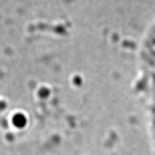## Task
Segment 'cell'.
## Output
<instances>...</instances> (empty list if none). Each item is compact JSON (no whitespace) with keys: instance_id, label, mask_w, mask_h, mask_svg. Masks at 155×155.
I'll use <instances>...</instances> for the list:
<instances>
[{"instance_id":"1","label":"cell","mask_w":155,"mask_h":155,"mask_svg":"<svg viewBox=\"0 0 155 155\" xmlns=\"http://www.w3.org/2000/svg\"><path fill=\"white\" fill-rule=\"evenodd\" d=\"M147 87H149V97L153 101L155 111V32L151 36V42L147 45Z\"/></svg>"}]
</instances>
